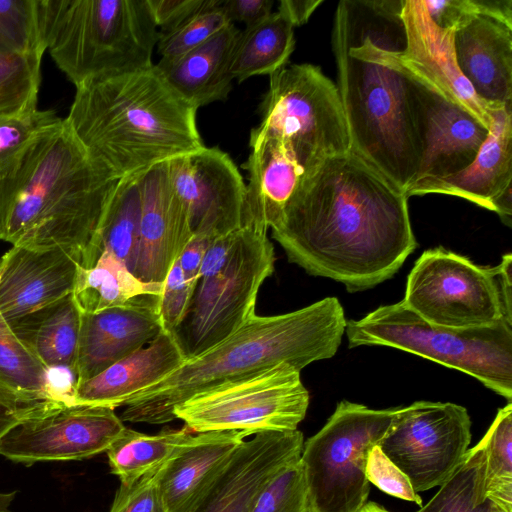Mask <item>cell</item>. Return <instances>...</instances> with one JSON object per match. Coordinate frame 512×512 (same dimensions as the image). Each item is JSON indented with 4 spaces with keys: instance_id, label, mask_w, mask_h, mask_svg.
<instances>
[{
    "instance_id": "f907efd6",
    "label": "cell",
    "mask_w": 512,
    "mask_h": 512,
    "mask_svg": "<svg viewBox=\"0 0 512 512\" xmlns=\"http://www.w3.org/2000/svg\"><path fill=\"white\" fill-rule=\"evenodd\" d=\"M16 492H0V512H10V506L15 499Z\"/></svg>"
},
{
    "instance_id": "7dc6e473",
    "label": "cell",
    "mask_w": 512,
    "mask_h": 512,
    "mask_svg": "<svg viewBox=\"0 0 512 512\" xmlns=\"http://www.w3.org/2000/svg\"><path fill=\"white\" fill-rule=\"evenodd\" d=\"M216 6L227 19L243 22L245 27L254 25L269 16L273 11V0H215Z\"/></svg>"
},
{
    "instance_id": "f1b7e54d",
    "label": "cell",
    "mask_w": 512,
    "mask_h": 512,
    "mask_svg": "<svg viewBox=\"0 0 512 512\" xmlns=\"http://www.w3.org/2000/svg\"><path fill=\"white\" fill-rule=\"evenodd\" d=\"M163 283H146L109 250L103 249L95 265L79 270L73 290L81 314H95L127 306L148 296H161Z\"/></svg>"
},
{
    "instance_id": "ee69618b",
    "label": "cell",
    "mask_w": 512,
    "mask_h": 512,
    "mask_svg": "<svg viewBox=\"0 0 512 512\" xmlns=\"http://www.w3.org/2000/svg\"><path fill=\"white\" fill-rule=\"evenodd\" d=\"M59 405L63 404L24 396L0 385V441L22 421Z\"/></svg>"
},
{
    "instance_id": "603a6c76",
    "label": "cell",
    "mask_w": 512,
    "mask_h": 512,
    "mask_svg": "<svg viewBox=\"0 0 512 512\" xmlns=\"http://www.w3.org/2000/svg\"><path fill=\"white\" fill-rule=\"evenodd\" d=\"M511 181L512 107H500L492 112L488 136L469 166L448 177L416 181L405 195H452L493 211L494 200Z\"/></svg>"
},
{
    "instance_id": "ba28073f",
    "label": "cell",
    "mask_w": 512,
    "mask_h": 512,
    "mask_svg": "<svg viewBox=\"0 0 512 512\" xmlns=\"http://www.w3.org/2000/svg\"><path fill=\"white\" fill-rule=\"evenodd\" d=\"M268 229L245 226L215 238L177 336L186 359L217 345L253 314L259 289L274 271Z\"/></svg>"
},
{
    "instance_id": "1f68e13d",
    "label": "cell",
    "mask_w": 512,
    "mask_h": 512,
    "mask_svg": "<svg viewBox=\"0 0 512 512\" xmlns=\"http://www.w3.org/2000/svg\"><path fill=\"white\" fill-rule=\"evenodd\" d=\"M141 197L138 175L118 180L106 205L100 236L109 250L134 273L140 240Z\"/></svg>"
},
{
    "instance_id": "9c48e42d",
    "label": "cell",
    "mask_w": 512,
    "mask_h": 512,
    "mask_svg": "<svg viewBox=\"0 0 512 512\" xmlns=\"http://www.w3.org/2000/svg\"><path fill=\"white\" fill-rule=\"evenodd\" d=\"M403 303L422 319L450 328L512 323V255L494 267L437 247L426 250L407 277Z\"/></svg>"
},
{
    "instance_id": "277c9868",
    "label": "cell",
    "mask_w": 512,
    "mask_h": 512,
    "mask_svg": "<svg viewBox=\"0 0 512 512\" xmlns=\"http://www.w3.org/2000/svg\"><path fill=\"white\" fill-rule=\"evenodd\" d=\"M196 114L153 65L77 86L65 120L93 161L121 179L202 147Z\"/></svg>"
},
{
    "instance_id": "d6986e66",
    "label": "cell",
    "mask_w": 512,
    "mask_h": 512,
    "mask_svg": "<svg viewBox=\"0 0 512 512\" xmlns=\"http://www.w3.org/2000/svg\"><path fill=\"white\" fill-rule=\"evenodd\" d=\"M407 70L416 84L423 120L424 154L416 181L462 171L476 158L489 129L431 83Z\"/></svg>"
},
{
    "instance_id": "74e56055",
    "label": "cell",
    "mask_w": 512,
    "mask_h": 512,
    "mask_svg": "<svg viewBox=\"0 0 512 512\" xmlns=\"http://www.w3.org/2000/svg\"><path fill=\"white\" fill-rule=\"evenodd\" d=\"M251 512H315L300 459L283 468L265 485Z\"/></svg>"
},
{
    "instance_id": "7402d4cb",
    "label": "cell",
    "mask_w": 512,
    "mask_h": 512,
    "mask_svg": "<svg viewBox=\"0 0 512 512\" xmlns=\"http://www.w3.org/2000/svg\"><path fill=\"white\" fill-rule=\"evenodd\" d=\"M457 66L484 102L512 107V26L478 14L453 35Z\"/></svg>"
},
{
    "instance_id": "8d00e7d4",
    "label": "cell",
    "mask_w": 512,
    "mask_h": 512,
    "mask_svg": "<svg viewBox=\"0 0 512 512\" xmlns=\"http://www.w3.org/2000/svg\"><path fill=\"white\" fill-rule=\"evenodd\" d=\"M46 50L38 0H0V54H41Z\"/></svg>"
},
{
    "instance_id": "cb8c5ba5",
    "label": "cell",
    "mask_w": 512,
    "mask_h": 512,
    "mask_svg": "<svg viewBox=\"0 0 512 512\" xmlns=\"http://www.w3.org/2000/svg\"><path fill=\"white\" fill-rule=\"evenodd\" d=\"M252 433L226 430L194 434L157 471V485L166 512H189Z\"/></svg>"
},
{
    "instance_id": "d4e9b609",
    "label": "cell",
    "mask_w": 512,
    "mask_h": 512,
    "mask_svg": "<svg viewBox=\"0 0 512 512\" xmlns=\"http://www.w3.org/2000/svg\"><path fill=\"white\" fill-rule=\"evenodd\" d=\"M186 360L176 334L161 330L146 346L79 383L75 404L115 409L138 392L159 382Z\"/></svg>"
},
{
    "instance_id": "d6a6232c",
    "label": "cell",
    "mask_w": 512,
    "mask_h": 512,
    "mask_svg": "<svg viewBox=\"0 0 512 512\" xmlns=\"http://www.w3.org/2000/svg\"><path fill=\"white\" fill-rule=\"evenodd\" d=\"M485 455L481 441L468 449L453 474L417 512H490L484 495Z\"/></svg>"
},
{
    "instance_id": "ab89813d",
    "label": "cell",
    "mask_w": 512,
    "mask_h": 512,
    "mask_svg": "<svg viewBox=\"0 0 512 512\" xmlns=\"http://www.w3.org/2000/svg\"><path fill=\"white\" fill-rule=\"evenodd\" d=\"M60 119L55 111L38 108L22 114L0 117V170L40 132Z\"/></svg>"
},
{
    "instance_id": "5bb4252c",
    "label": "cell",
    "mask_w": 512,
    "mask_h": 512,
    "mask_svg": "<svg viewBox=\"0 0 512 512\" xmlns=\"http://www.w3.org/2000/svg\"><path fill=\"white\" fill-rule=\"evenodd\" d=\"M113 408L59 405L32 416L0 441V455L16 463L82 460L106 452L125 430Z\"/></svg>"
},
{
    "instance_id": "9a60e30c",
    "label": "cell",
    "mask_w": 512,
    "mask_h": 512,
    "mask_svg": "<svg viewBox=\"0 0 512 512\" xmlns=\"http://www.w3.org/2000/svg\"><path fill=\"white\" fill-rule=\"evenodd\" d=\"M167 168L193 235L215 239L245 226L246 184L227 153L203 145L168 160Z\"/></svg>"
},
{
    "instance_id": "f546056e",
    "label": "cell",
    "mask_w": 512,
    "mask_h": 512,
    "mask_svg": "<svg viewBox=\"0 0 512 512\" xmlns=\"http://www.w3.org/2000/svg\"><path fill=\"white\" fill-rule=\"evenodd\" d=\"M295 47L294 27L278 11L240 30L230 64L233 80L271 76L286 66Z\"/></svg>"
},
{
    "instance_id": "8992f818",
    "label": "cell",
    "mask_w": 512,
    "mask_h": 512,
    "mask_svg": "<svg viewBox=\"0 0 512 512\" xmlns=\"http://www.w3.org/2000/svg\"><path fill=\"white\" fill-rule=\"evenodd\" d=\"M38 9L46 50L75 87L154 65L146 0H38Z\"/></svg>"
},
{
    "instance_id": "30bf717a",
    "label": "cell",
    "mask_w": 512,
    "mask_h": 512,
    "mask_svg": "<svg viewBox=\"0 0 512 512\" xmlns=\"http://www.w3.org/2000/svg\"><path fill=\"white\" fill-rule=\"evenodd\" d=\"M269 77L257 128L280 138L304 172L350 151L337 86L320 67L291 64Z\"/></svg>"
},
{
    "instance_id": "4fadbf2b",
    "label": "cell",
    "mask_w": 512,
    "mask_h": 512,
    "mask_svg": "<svg viewBox=\"0 0 512 512\" xmlns=\"http://www.w3.org/2000/svg\"><path fill=\"white\" fill-rule=\"evenodd\" d=\"M470 442L466 408L416 401L399 407L378 446L419 493L443 484L463 460Z\"/></svg>"
},
{
    "instance_id": "681fc988",
    "label": "cell",
    "mask_w": 512,
    "mask_h": 512,
    "mask_svg": "<svg viewBox=\"0 0 512 512\" xmlns=\"http://www.w3.org/2000/svg\"><path fill=\"white\" fill-rule=\"evenodd\" d=\"M322 0H281L278 6L280 12L293 27L305 24Z\"/></svg>"
},
{
    "instance_id": "e0dca14e",
    "label": "cell",
    "mask_w": 512,
    "mask_h": 512,
    "mask_svg": "<svg viewBox=\"0 0 512 512\" xmlns=\"http://www.w3.org/2000/svg\"><path fill=\"white\" fill-rule=\"evenodd\" d=\"M140 240L134 276L163 283L193 236L188 212L170 182L167 161L138 174Z\"/></svg>"
},
{
    "instance_id": "d590c367",
    "label": "cell",
    "mask_w": 512,
    "mask_h": 512,
    "mask_svg": "<svg viewBox=\"0 0 512 512\" xmlns=\"http://www.w3.org/2000/svg\"><path fill=\"white\" fill-rule=\"evenodd\" d=\"M41 54H0V117L37 109Z\"/></svg>"
},
{
    "instance_id": "6da1fadb",
    "label": "cell",
    "mask_w": 512,
    "mask_h": 512,
    "mask_svg": "<svg viewBox=\"0 0 512 512\" xmlns=\"http://www.w3.org/2000/svg\"><path fill=\"white\" fill-rule=\"evenodd\" d=\"M408 199L349 151L305 171L270 229L289 262L364 291L394 276L417 247Z\"/></svg>"
},
{
    "instance_id": "60d3db41",
    "label": "cell",
    "mask_w": 512,
    "mask_h": 512,
    "mask_svg": "<svg viewBox=\"0 0 512 512\" xmlns=\"http://www.w3.org/2000/svg\"><path fill=\"white\" fill-rule=\"evenodd\" d=\"M196 287L185 279L177 260L163 282L159 305L163 330L177 335L189 312Z\"/></svg>"
},
{
    "instance_id": "816d5d0a",
    "label": "cell",
    "mask_w": 512,
    "mask_h": 512,
    "mask_svg": "<svg viewBox=\"0 0 512 512\" xmlns=\"http://www.w3.org/2000/svg\"><path fill=\"white\" fill-rule=\"evenodd\" d=\"M358 512H390L381 505L373 502L367 501L366 504L358 511Z\"/></svg>"
},
{
    "instance_id": "e575fe53",
    "label": "cell",
    "mask_w": 512,
    "mask_h": 512,
    "mask_svg": "<svg viewBox=\"0 0 512 512\" xmlns=\"http://www.w3.org/2000/svg\"><path fill=\"white\" fill-rule=\"evenodd\" d=\"M46 371L0 316V385L24 396L54 401L47 393Z\"/></svg>"
},
{
    "instance_id": "836d02e7",
    "label": "cell",
    "mask_w": 512,
    "mask_h": 512,
    "mask_svg": "<svg viewBox=\"0 0 512 512\" xmlns=\"http://www.w3.org/2000/svg\"><path fill=\"white\" fill-rule=\"evenodd\" d=\"M483 444L484 495L505 512H512V403L499 409Z\"/></svg>"
},
{
    "instance_id": "8fae6325",
    "label": "cell",
    "mask_w": 512,
    "mask_h": 512,
    "mask_svg": "<svg viewBox=\"0 0 512 512\" xmlns=\"http://www.w3.org/2000/svg\"><path fill=\"white\" fill-rule=\"evenodd\" d=\"M398 409H371L342 400L325 425L304 442L300 460L315 512H358L366 504L369 452L384 437Z\"/></svg>"
},
{
    "instance_id": "f5cc1de1",
    "label": "cell",
    "mask_w": 512,
    "mask_h": 512,
    "mask_svg": "<svg viewBox=\"0 0 512 512\" xmlns=\"http://www.w3.org/2000/svg\"><path fill=\"white\" fill-rule=\"evenodd\" d=\"M490 512H505V511L502 510L501 508H499L498 506L494 505L493 503H491Z\"/></svg>"
},
{
    "instance_id": "52a82bcc",
    "label": "cell",
    "mask_w": 512,
    "mask_h": 512,
    "mask_svg": "<svg viewBox=\"0 0 512 512\" xmlns=\"http://www.w3.org/2000/svg\"><path fill=\"white\" fill-rule=\"evenodd\" d=\"M350 348L386 346L469 374L512 400V323L450 328L432 324L403 301L376 308L345 329Z\"/></svg>"
},
{
    "instance_id": "ac0fdd59",
    "label": "cell",
    "mask_w": 512,
    "mask_h": 512,
    "mask_svg": "<svg viewBox=\"0 0 512 512\" xmlns=\"http://www.w3.org/2000/svg\"><path fill=\"white\" fill-rule=\"evenodd\" d=\"M401 18L405 45L399 50L398 57L403 65L489 129L492 112L500 106L482 101L461 74L453 48L454 31L436 26L423 0H403Z\"/></svg>"
},
{
    "instance_id": "4dcf8cb0",
    "label": "cell",
    "mask_w": 512,
    "mask_h": 512,
    "mask_svg": "<svg viewBox=\"0 0 512 512\" xmlns=\"http://www.w3.org/2000/svg\"><path fill=\"white\" fill-rule=\"evenodd\" d=\"M193 436L184 426L179 430L165 429L156 435L126 427L106 450L111 472L121 483L130 484L161 466Z\"/></svg>"
},
{
    "instance_id": "f6af8a7d",
    "label": "cell",
    "mask_w": 512,
    "mask_h": 512,
    "mask_svg": "<svg viewBox=\"0 0 512 512\" xmlns=\"http://www.w3.org/2000/svg\"><path fill=\"white\" fill-rule=\"evenodd\" d=\"M433 23L456 31L479 14L476 0H423Z\"/></svg>"
},
{
    "instance_id": "83f0119b",
    "label": "cell",
    "mask_w": 512,
    "mask_h": 512,
    "mask_svg": "<svg viewBox=\"0 0 512 512\" xmlns=\"http://www.w3.org/2000/svg\"><path fill=\"white\" fill-rule=\"evenodd\" d=\"M8 324L46 368L75 372L81 313L72 294Z\"/></svg>"
},
{
    "instance_id": "5b68a950",
    "label": "cell",
    "mask_w": 512,
    "mask_h": 512,
    "mask_svg": "<svg viewBox=\"0 0 512 512\" xmlns=\"http://www.w3.org/2000/svg\"><path fill=\"white\" fill-rule=\"evenodd\" d=\"M347 321L336 297L279 315L250 316L229 337L186 359L159 382L133 395L122 421L165 424L176 406L222 382L288 363L301 371L312 362L333 357Z\"/></svg>"
},
{
    "instance_id": "b9f144b4",
    "label": "cell",
    "mask_w": 512,
    "mask_h": 512,
    "mask_svg": "<svg viewBox=\"0 0 512 512\" xmlns=\"http://www.w3.org/2000/svg\"><path fill=\"white\" fill-rule=\"evenodd\" d=\"M365 475L369 483L381 491L406 501L414 502L420 507L422 499L416 493L407 476L382 452L378 445L368 455Z\"/></svg>"
},
{
    "instance_id": "3957f363",
    "label": "cell",
    "mask_w": 512,
    "mask_h": 512,
    "mask_svg": "<svg viewBox=\"0 0 512 512\" xmlns=\"http://www.w3.org/2000/svg\"><path fill=\"white\" fill-rule=\"evenodd\" d=\"M118 180L61 118L0 170V240L61 249L81 270L92 268L103 251L101 222Z\"/></svg>"
},
{
    "instance_id": "484cf974",
    "label": "cell",
    "mask_w": 512,
    "mask_h": 512,
    "mask_svg": "<svg viewBox=\"0 0 512 512\" xmlns=\"http://www.w3.org/2000/svg\"><path fill=\"white\" fill-rule=\"evenodd\" d=\"M249 146V157L242 165L248 172L245 226L269 229L280 216L304 171L275 135L256 127L251 130Z\"/></svg>"
},
{
    "instance_id": "2e32d148",
    "label": "cell",
    "mask_w": 512,
    "mask_h": 512,
    "mask_svg": "<svg viewBox=\"0 0 512 512\" xmlns=\"http://www.w3.org/2000/svg\"><path fill=\"white\" fill-rule=\"evenodd\" d=\"M302 432L260 431L244 440L189 512H251L265 485L300 459Z\"/></svg>"
},
{
    "instance_id": "4316f807",
    "label": "cell",
    "mask_w": 512,
    "mask_h": 512,
    "mask_svg": "<svg viewBox=\"0 0 512 512\" xmlns=\"http://www.w3.org/2000/svg\"><path fill=\"white\" fill-rule=\"evenodd\" d=\"M240 30L229 23L198 47L154 64L165 81L196 108L227 99L233 78L230 64Z\"/></svg>"
},
{
    "instance_id": "ffe728a7",
    "label": "cell",
    "mask_w": 512,
    "mask_h": 512,
    "mask_svg": "<svg viewBox=\"0 0 512 512\" xmlns=\"http://www.w3.org/2000/svg\"><path fill=\"white\" fill-rule=\"evenodd\" d=\"M79 270L61 249L12 246L0 257V316L11 323L64 299Z\"/></svg>"
},
{
    "instance_id": "44dd1931",
    "label": "cell",
    "mask_w": 512,
    "mask_h": 512,
    "mask_svg": "<svg viewBox=\"0 0 512 512\" xmlns=\"http://www.w3.org/2000/svg\"><path fill=\"white\" fill-rule=\"evenodd\" d=\"M161 296L123 307L81 314L75 374L77 385L149 344L162 330Z\"/></svg>"
},
{
    "instance_id": "bcb514c9",
    "label": "cell",
    "mask_w": 512,
    "mask_h": 512,
    "mask_svg": "<svg viewBox=\"0 0 512 512\" xmlns=\"http://www.w3.org/2000/svg\"><path fill=\"white\" fill-rule=\"evenodd\" d=\"M159 34L167 33L197 13L207 0H146Z\"/></svg>"
},
{
    "instance_id": "7a4b0ae2",
    "label": "cell",
    "mask_w": 512,
    "mask_h": 512,
    "mask_svg": "<svg viewBox=\"0 0 512 512\" xmlns=\"http://www.w3.org/2000/svg\"><path fill=\"white\" fill-rule=\"evenodd\" d=\"M403 0H342L332 44L350 151L402 192L423 154L422 109L398 57L405 45Z\"/></svg>"
},
{
    "instance_id": "f35d334b",
    "label": "cell",
    "mask_w": 512,
    "mask_h": 512,
    "mask_svg": "<svg viewBox=\"0 0 512 512\" xmlns=\"http://www.w3.org/2000/svg\"><path fill=\"white\" fill-rule=\"evenodd\" d=\"M231 23L216 6L215 0L206 4L175 29L159 34L156 45L161 58L178 57L206 42Z\"/></svg>"
},
{
    "instance_id": "7bdbcfd3",
    "label": "cell",
    "mask_w": 512,
    "mask_h": 512,
    "mask_svg": "<svg viewBox=\"0 0 512 512\" xmlns=\"http://www.w3.org/2000/svg\"><path fill=\"white\" fill-rule=\"evenodd\" d=\"M159 468L130 484L120 483L109 512H166L157 485Z\"/></svg>"
},
{
    "instance_id": "c3c4849f",
    "label": "cell",
    "mask_w": 512,
    "mask_h": 512,
    "mask_svg": "<svg viewBox=\"0 0 512 512\" xmlns=\"http://www.w3.org/2000/svg\"><path fill=\"white\" fill-rule=\"evenodd\" d=\"M213 240L194 234L178 258L185 279L194 286L198 284L204 256Z\"/></svg>"
},
{
    "instance_id": "7c38bea8",
    "label": "cell",
    "mask_w": 512,
    "mask_h": 512,
    "mask_svg": "<svg viewBox=\"0 0 512 512\" xmlns=\"http://www.w3.org/2000/svg\"><path fill=\"white\" fill-rule=\"evenodd\" d=\"M308 405L300 371L280 363L198 392L173 414L191 433L239 430L254 435L297 430Z\"/></svg>"
}]
</instances>
